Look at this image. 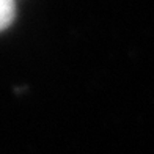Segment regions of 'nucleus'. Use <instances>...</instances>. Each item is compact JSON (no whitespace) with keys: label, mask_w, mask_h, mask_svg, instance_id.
Returning a JSON list of instances; mask_svg holds the SVG:
<instances>
[{"label":"nucleus","mask_w":154,"mask_h":154,"mask_svg":"<svg viewBox=\"0 0 154 154\" xmlns=\"http://www.w3.org/2000/svg\"><path fill=\"white\" fill-rule=\"evenodd\" d=\"M16 14L14 0H0V32L8 29Z\"/></svg>","instance_id":"1"}]
</instances>
